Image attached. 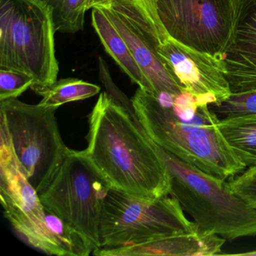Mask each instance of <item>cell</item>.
<instances>
[{
    "mask_svg": "<svg viewBox=\"0 0 256 256\" xmlns=\"http://www.w3.org/2000/svg\"><path fill=\"white\" fill-rule=\"evenodd\" d=\"M98 6L108 7L127 19L156 50L170 37L158 16L156 0H110Z\"/></svg>",
    "mask_w": 256,
    "mask_h": 256,
    "instance_id": "cell-15",
    "label": "cell"
},
{
    "mask_svg": "<svg viewBox=\"0 0 256 256\" xmlns=\"http://www.w3.org/2000/svg\"><path fill=\"white\" fill-rule=\"evenodd\" d=\"M85 154L110 188L145 198L170 196V176L130 108L107 92L88 115Z\"/></svg>",
    "mask_w": 256,
    "mask_h": 256,
    "instance_id": "cell-1",
    "label": "cell"
},
{
    "mask_svg": "<svg viewBox=\"0 0 256 256\" xmlns=\"http://www.w3.org/2000/svg\"><path fill=\"white\" fill-rule=\"evenodd\" d=\"M156 1H157V0H156Z\"/></svg>",
    "mask_w": 256,
    "mask_h": 256,
    "instance_id": "cell-24",
    "label": "cell"
},
{
    "mask_svg": "<svg viewBox=\"0 0 256 256\" xmlns=\"http://www.w3.org/2000/svg\"><path fill=\"white\" fill-rule=\"evenodd\" d=\"M156 52L199 106H218L232 95L226 66L217 55L196 50L170 36Z\"/></svg>",
    "mask_w": 256,
    "mask_h": 256,
    "instance_id": "cell-10",
    "label": "cell"
},
{
    "mask_svg": "<svg viewBox=\"0 0 256 256\" xmlns=\"http://www.w3.org/2000/svg\"><path fill=\"white\" fill-rule=\"evenodd\" d=\"M109 188L84 150L68 148L52 182L38 196L47 210L80 234L96 250L100 246L102 208Z\"/></svg>",
    "mask_w": 256,
    "mask_h": 256,
    "instance_id": "cell-8",
    "label": "cell"
},
{
    "mask_svg": "<svg viewBox=\"0 0 256 256\" xmlns=\"http://www.w3.org/2000/svg\"><path fill=\"white\" fill-rule=\"evenodd\" d=\"M52 12L56 32L74 34L83 30L90 0H43Z\"/></svg>",
    "mask_w": 256,
    "mask_h": 256,
    "instance_id": "cell-18",
    "label": "cell"
},
{
    "mask_svg": "<svg viewBox=\"0 0 256 256\" xmlns=\"http://www.w3.org/2000/svg\"><path fill=\"white\" fill-rule=\"evenodd\" d=\"M131 104L146 136L182 161L226 180L245 170L220 130L218 115L188 91L156 96L138 88Z\"/></svg>",
    "mask_w": 256,
    "mask_h": 256,
    "instance_id": "cell-2",
    "label": "cell"
},
{
    "mask_svg": "<svg viewBox=\"0 0 256 256\" xmlns=\"http://www.w3.org/2000/svg\"><path fill=\"white\" fill-rule=\"evenodd\" d=\"M198 230L172 196L152 198L109 188L102 208L100 248L138 245Z\"/></svg>",
    "mask_w": 256,
    "mask_h": 256,
    "instance_id": "cell-6",
    "label": "cell"
},
{
    "mask_svg": "<svg viewBox=\"0 0 256 256\" xmlns=\"http://www.w3.org/2000/svg\"><path fill=\"white\" fill-rule=\"evenodd\" d=\"M228 184L240 198L256 209V167L250 168L230 178Z\"/></svg>",
    "mask_w": 256,
    "mask_h": 256,
    "instance_id": "cell-21",
    "label": "cell"
},
{
    "mask_svg": "<svg viewBox=\"0 0 256 256\" xmlns=\"http://www.w3.org/2000/svg\"><path fill=\"white\" fill-rule=\"evenodd\" d=\"M101 88L82 79L68 78L56 80L50 86L36 94L42 97L38 104L44 107L56 108L73 102L80 101L95 96Z\"/></svg>",
    "mask_w": 256,
    "mask_h": 256,
    "instance_id": "cell-17",
    "label": "cell"
},
{
    "mask_svg": "<svg viewBox=\"0 0 256 256\" xmlns=\"http://www.w3.org/2000/svg\"><path fill=\"white\" fill-rule=\"evenodd\" d=\"M220 130L246 168L256 167V115L222 118Z\"/></svg>",
    "mask_w": 256,
    "mask_h": 256,
    "instance_id": "cell-16",
    "label": "cell"
},
{
    "mask_svg": "<svg viewBox=\"0 0 256 256\" xmlns=\"http://www.w3.org/2000/svg\"><path fill=\"white\" fill-rule=\"evenodd\" d=\"M226 240L216 234L198 232L158 238L138 245L98 248L97 256H215L220 254Z\"/></svg>",
    "mask_w": 256,
    "mask_h": 256,
    "instance_id": "cell-13",
    "label": "cell"
},
{
    "mask_svg": "<svg viewBox=\"0 0 256 256\" xmlns=\"http://www.w3.org/2000/svg\"><path fill=\"white\" fill-rule=\"evenodd\" d=\"M110 0H90L89 4H88V10H92V8L98 6L103 5L106 2H110Z\"/></svg>",
    "mask_w": 256,
    "mask_h": 256,
    "instance_id": "cell-22",
    "label": "cell"
},
{
    "mask_svg": "<svg viewBox=\"0 0 256 256\" xmlns=\"http://www.w3.org/2000/svg\"><path fill=\"white\" fill-rule=\"evenodd\" d=\"M154 144L170 176V196L191 216L199 232L226 240L256 236V209L240 198L228 182Z\"/></svg>",
    "mask_w": 256,
    "mask_h": 256,
    "instance_id": "cell-3",
    "label": "cell"
},
{
    "mask_svg": "<svg viewBox=\"0 0 256 256\" xmlns=\"http://www.w3.org/2000/svg\"><path fill=\"white\" fill-rule=\"evenodd\" d=\"M52 12L43 0H0V68L26 73L38 92L58 80Z\"/></svg>",
    "mask_w": 256,
    "mask_h": 256,
    "instance_id": "cell-5",
    "label": "cell"
},
{
    "mask_svg": "<svg viewBox=\"0 0 256 256\" xmlns=\"http://www.w3.org/2000/svg\"><path fill=\"white\" fill-rule=\"evenodd\" d=\"M92 25L106 52L132 82L138 85L140 89L154 96L152 86L138 65L128 44L100 7L92 8Z\"/></svg>",
    "mask_w": 256,
    "mask_h": 256,
    "instance_id": "cell-14",
    "label": "cell"
},
{
    "mask_svg": "<svg viewBox=\"0 0 256 256\" xmlns=\"http://www.w3.org/2000/svg\"><path fill=\"white\" fill-rule=\"evenodd\" d=\"M34 84V78L26 73L0 68V102L18 98Z\"/></svg>",
    "mask_w": 256,
    "mask_h": 256,
    "instance_id": "cell-20",
    "label": "cell"
},
{
    "mask_svg": "<svg viewBox=\"0 0 256 256\" xmlns=\"http://www.w3.org/2000/svg\"><path fill=\"white\" fill-rule=\"evenodd\" d=\"M238 256H256V251L252 252L240 253L238 254Z\"/></svg>",
    "mask_w": 256,
    "mask_h": 256,
    "instance_id": "cell-23",
    "label": "cell"
},
{
    "mask_svg": "<svg viewBox=\"0 0 256 256\" xmlns=\"http://www.w3.org/2000/svg\"><path fill=\"white\" fill-rule=\"evenodd\" d=\"M100 7L128 44L134 60L152 86L154 96L178 95L185 90L168 68L156 50L121 14L106 6Z\"/></svg>",
    "mask_w": 256,
    "mask_h": 256,
    "instance_id": "cell-12",
    "label": "cell"
},
{
    "mask_svg": "<svg viewBox=\"0 0 256 256\" xmlns=\"http://www.w3.org/2000/svg\"><path fill=\"white\" fill-rule=\"evenodd\" d=\"M157 11L170 37L221 58L230 30L229 0H157Z\"/></svg>",
    "mask_w": 256,
    "mask_h": 256,
    "instance_id": "cell-9",
    "label": "cell"
},
{
    "mask_svg": "<svg viewBox=\"0 0 256 256\" xmlns=\"http://www.w3.org/2000/svg\"><path fill=\"white\" fill-rule=\"evenodd\" d=\"M0 198L4 216L31 246L49 256H88L94 246L58 216L46 210L20 170L14 151H0Z\"/></svg>",
    "mask_w": 256,
    "mask_h": 256,
    "instance_id": "cell-4",
    "label": "cell"
},
{
    "mask_svg": "<svg viewBox=\"0 0 256 256\" xmlns=\"http://www.w3.org/2000/svg\"><path fill=\"white\" fill-rule=\"evenodd\" d=\"M56 108L23 102L18 98L0 102L22 173L37 192L49 185L68 148L61 136Z\"/></svg>",
    "mask_w": 256,
    "mask_h": 256,
    "instance_id": "cell-7",
    "label": "cell"
},
{
    "mask_svg": "<svg viewBox=\"0 0 256 256\" xmlns=\"http://www.w3.org/2000/svg\"><path fill=\"white\" fill-rule=\"evenodd\" d=\"M218 118L256 115V90L248 92L232 94L218 106H210Z\"/></svg>",
    "mask_w": 256,
    "mask_h": 256,
    "instance_id": "cell-19",
    "label": "cell"
},
{
    "mask_svg": "<svg viewBox=\"0 0 256 256\" xmlns=\"http://www.w3.org/2000/svg\"><path fill=\"white\" fill-rule=\"evenodd\" d=\"M230 24L222 60L232 94L256 90V0H229Z\"/></svg>",
    "mask_w": 256,
    "mask_h": 256,
    "instance_id": "cell-11",
    "label": "cell"
}]
</instances>
